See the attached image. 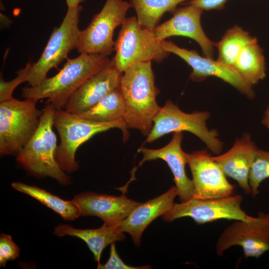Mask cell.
Masks as SVG:
<instances>
[{
    "instance_id": "11",
    "label": "cell",
    "mask_w": 269,
    "mask_h": 269,
    "mask_svg": "<svg viewBox=\"0 0 269 269\" xmlns=\"http://www.w3.org/2000/svg\"><path fill=\"white\" fill-rule=\"evenodd\" d=\"M234 246L242 248L246 258L258 259L269 251V213L260 212L251 221L235 220L219 237L216 253L222 256Z\"/></svg>"
},
{
    "instance_id": "28",
    "label": "cell",
    "mask_w": 269,
    "mask_h": 269,
    "mask_svg": "<svg viewBox=\"0 0 269 269\" xmlns=\"http://www.w3.org/2000/svg\"><path fill=\"white\" fill-rule=\"evenodd\" d=\"M19 249L10 235L2 234L0 237V266L3 267L7 261L18 257Z\"/></svg>"
},
{
    "instance_id": "29",
    "label": "cell",
    "mask_w": 269,
    "mask_h": 269,
    "mask_svg": "<svg viewBox=\"0 0 269 269\" xmlns=\"http://www.w3.org/2000/svg\"><path fill=\"white\" fill-rule=\"evenodd\" d=\"M115 243L111 244L110 257L106 264H100L98 266L99 269H150V266L142 267H133L127 265L120 258L117 252Z\"/></svg>"
},
{
    "instance_id": "22",
    "label": "cell",
    "mask_w": 269,
    "mask_h": 269,
    "mask_svg": "<svg viewBox=\"0 0 269 269\" xmlns=\"http://www.w3.org/2000/svg\"><path fill=\"white\" fill-rule=\"evenodd\" d=\"M11 185L16 190L33 197L52 209L64 220H74L81 216L80 207L74 200H64L43 189L22 182H14Z\"/></svg>"
},
{
    "instance_id": "4",
    "label": "cell",
    "mask_w": 269,
    "mask_h": 269,
    "mask_svg": "<svg viewBox=\"0 0 269 269\" xmlns=\"http://www.w3.org/2000/svg\"><path fill=\"white\" fill-rule=\"evenodd\" d=\"M54 127L60 139L56 148L55 159L60 167L67 173L77 171L79 168V163L75 159L77 149L97 134L118 128L122 130L126 141L129 135L123 120L97 122L81 118L64 109L55 110Z\"/></svg>"
},
{
    "instance_id": "19",
    "label": "cell",
    "mask_w": 269,
    "mask_h": 269,
    "mask_svg": "<svg viewBox=\"0 0 269 269\" xmlns=\"http://www.w3.org/2000/svg\"><path fill=\"white\" fill-rule=\"evenodd\" d=\"M178 195L176 186L145 203H140L120 224L123 232L129 234L134 244L138 247L141 237L145 229L157 217L168 211Z\"/></svg>"
},
{
    "instance_id": "7",
    "label": "cell",
    "mask_w": 269,
    "mask_h": 269,
    "mask_svg": "<svg viewBox=\"0 0 269 269\" xmlns=\"http://www.w3.org/2000/svg\"><path fill=\"white\" fill-rule=\"evenodd\" d=\"M114 50L116 54L112 59L122 73L137 63L161 62L170 54L164 50L153 31L141 26L135 16L127 18L121 25Z\"/></svg>"
},
{
    "instance_id": "13",
    "label": "cell",
    "mask_w": 269,
    "mask_h": 269,
    "mask_svg": "<svg viewBox=\"0 0 269 269\" xmlns=\"http://www.w3.org/2000/svg\"><path fill=\"white\" fill-rule=\"evenodd\" d=\"M192 175L193 197L219 198L233 195L235 189L213 156L205 149L188 153V163Z\"/></svg>"
},
{
    "instance_id": "21",
    "label": "cell",
    "mask_w": 269,
    "mask_h": 269,
    "mask_svg": "<svg viewBox=\"0 0 269 269\" xmlns=\"http://www.w3.org/2000/svg\"><path fill=\"white\" fill-rule=\"evenodd\" d=\"M233 68L253 86L265 78V56L257 39L243 48L237 57Z\"/></svg>"
},
{
    "instance_id": "10",
    "label": "cell",
    "mask_w": 269,
    "mask_h": 269,
    "mask_svg": "<svg viewBox=\"0 0 269 269\" xmlns=\"http://www.w3.org/2000/svg\"><path fill=\"white\" fill-rule=\"evenodd\" d=\"M240 194L219 198L200 199L194 197L180 203H173L171 209L161 216L167 222L189 217L198 225L221 219L251 221L255 217L248 215L241 207Z\"/></svg>"
},
{
    "instance_id": "1",
    "label": "cell",
    "mask_w": 269,
    "mask_h": 269,
    "mask_svg": "<svg viewBox=\"0 0 269 269\" xmlns=\"http://www.w3.org/2000/svg\"><path fill=\"white\" fill-rule=\"evenodd\" d=\"M151 61L134 64L121 77L120 87L125 102L124 120L128 129L138 130L147 136L160 107L156 97L160 90L155 85Z\"/></svg>"
},
{
    "instance_id": "32",
    "label": "cell",
    "mask_w": 269,
    "mask_h": 269,
    "mask_svg": "<svg viewBox=\"0 0 269 269\" xmlns=\"http://www.w3.org/2000/svg\"><path fill=\"white\" fill-rule=\"evenodd\" d=\"M262 123L264 126L269 129V105L264 114Z\"/></svg>"
},
{
    "instance_id": "18",
    "label": "cell",
    "mask_w": 269,
    "mask_h": 269,
    "mask_svg": "<svg viewBox=\"0 0 269 269\" xmlns=\"http://www.w3.org/2000/svg\"><path fill=\"white\" fill-rule=\"evenodd\" d=\"M258 149L251 135L245 133L236 139L228 151L213 156L226 176L236 180L247 195L252 194L249 176Z\"/></svg>"
},
{
    "instance_id": "31",
    "label": "cell",
    "mask_w": 269,
    "mask_h": 269,
    "mask_svg": "<svg viewBox=\"0 0 269 269\" xmlns=\"http://www.w3.org/2000/svg\"><path fill=\"white\" fill-rule=\"evenodd\" d=\"M0 29H3L4 28L9 27L12 21L3 13H0Z\"/></svg>"
},
{
    "instance_id": "2",
    "label": "cell",
    "mask_w": 269,
    "mask_h": 269,
    "mask_svg": "<svg viewBox=\"0 0 269 269\" xmlns=\"http://www.w3.org/2000/svg\"><path fill=\"white\" fill-rule=\"evenodd\" d=\"M110 61L108 56L97 53H83L74 58H67L58 73L38 85L23 88L21 96L37 101L46 98V104H52L56 110L64 109L74 92Z\"/></svg>"
},
{
    "instance_id": "20",
    "label": "cell",
    "mask_w": 269,
    "mask_h": 269,
    "mask_svg": "<svg viewBox=\"0 0 269 269\" xmlns=\"http://www.w3.org/2000/svg\"><path fill=\"white\" fill-rule=\"evenodd\" d=\"M54 234L58 236L75 237L84 241L93 253L98 266L101 264L100 258L104 249L125 238L120 225L110 226L105 224L99 228L93 229H78L68 225H60L55 228Z\"/></svg>"
},
{
    "instance_id": "12",
    "label": "cell",
    "mask_w": 269,
    "mask_h": 269,
    "mask_svg": "<svg viewBox=\"0 0 269 269\" xmlns=\"http://www.w3.org/2000/svg\"><path fill=\"white\" fill-rule=\"evenodd\" d=\"M164 50L174 54L185 61L192 69L190 79L201 82L209 76H214L228 83L248 98L254 99L253 86L247 82L233 68L213 58L200 56L195 50L180 47L171 41H161Z\"/></svg>"
},
{
    "instance_id": "15",
    "label": "cell",
    "mask_w": 269,
    "mask_h": 269,
    "mask_svg": "<svg viewBox=\"0 0 269 269\" xmlns=\"http://www.w3.org/2000/svg\"><path fill=\"white\" fill-rule=\"evenodd\" d=\"M182 139V132H175L170 141L160 148L140 147L137 152L142 153L143 157L137 167H134L132 170V174L134 175L137 168L145 161L157 159L163 160L173 175V181L181 202L190 199L193 197L194 192L193 181L187 177L185 172V167L188 163V153L181 148Z\"/></svg>"
},
{
    "instance_id": "24",
    "label": "cell",
    "mask_w": 269,
    "mask_h": 269,
    "mask_svg": "<svg viewBox=\"0 0 269 269\" xmlns=\"http://www.w3.org/2000/svg\"><path fill=\"white\" fill-rule=\"evenodd\" d=\"M125 107L120 87H118L88 111L77 114L81 118L97 122L124 120ZM125 121V120H124Z\"/></svg>"
},
{
    "instance_id": "23",
    "label": "cell",
    "mask_w": 269,
    "mask_h": 269,
    "mask_svg": "<svg viewBox=\"0 0 269 269\" xmlns=\"http://www.w3.org/2000/svg\"><path fill=\"white\" fill-rule=\"evenodd\" d=\"M191 0H130L131 7L136 13L139 25L153 30L159 24L163 15L171 13L177 6Z\"/></svg>"
},
{
    "instance_id": "8",
    "label": "cell",
    "mask_w": 269,
    "mask_h": 269,
    "mask_svg": "<svg viewBox=\"0 0 269 269\" xmlns=\"http://www.w3.org/2000/svg\"><path fill=\"white\" fill-rule=\"evenodd\" d=\"M82 9L81 5L68 8L61 24L54 28L39 59L32 64L27 81L29 86L39 85L47 77L51 69L56 67L67 58L71 51L76 49Z\"/></svg>"
},
{
    "instance_id": "3",
    "label": "cell",
    "mask_w": 269,
    "mask_h": 269,
    "mask_svg": "<svg viewBox=\"0 0 269 269\" xmlns=\"http://www.w3.org/2000/svg\"><path fill=\"white\" fill-rule=\"evenodd\" d=\"M56 109L46 104L43 109L39 126L32 137L16 155L17 163L27 172L41 178L50 177L63 185L71 179L55 159L57 138L53 132Z\"/></svg>"
},
{
    "instance_id": "26",
    "label": "cell",
    "mask_w": 269,
    "mask_h": 269,
    "mask_svg": "<svg viewBox=\"0 0 269 269\" xmlns=\"http://www.w3.org/2000/svg\"><path fill=\"white\" fill-rule=\"evenodd\" d=\"M268 178H269V151L258 148L249 176L251 195L253 197H256L259 193L261 183Z\"/></svg>"
},
{
    "instance_id": "14",
    "label": "cell",
    "mask_w": 269,
    "mask_h": 269,
    "mask_svg": "<svg viewBox=\"0 0 269 269\" xmlns=\"http://www.w3.org/2000/svg\"><path fill=\"white\" fill-rule=\"evenodd\" d=\"M177 7L171 12L169 19L159 24L153 31L160 41L173 36L191 38L200 46L203 55L213 58L216 42L210 40L205 33L201 24L203 10L191 4Z\"/></svg>"
},
{
    "instance_id": "33",
    "label": "cell",
    "mask_w": 269,
    "mask_h": 269,
    "mask_svg": "<svg viewBox=\"0 0 269 269\" xmlns=\"http://www.w3.org/2000/svg\"><path fill=\"white\" fill-rule=\"evenodd\" d=\"M86 0H66L68 8H75L78 7L80 3Z\"/></svg>"
},
{
    "instance_id": "6",
    "label": "cell",
    "mask_w": 269,
    "mask_h": 269,
    "mask_svg": "<svg viewBox=\"0 0 269 269\" xmlns=\"http://www.w3.org/2000/svg\"><path fill=\"white\" fill-rule=\"evenodd\" d=\"M210 116L207 111L185 113L167 100L154 117L152 128L145 142L151 143L170 133L186 131L200 138L213 153L220 154L223 142L216 130L208 128L206 123Z\"/></svg>"
},
{
    "instance_id": "16",
    "label": "cell",
    "mask_w": 269,
    "mask_h": 269,
    "mask_svg": "<svg viewBox=\"0 0 269 269\" xmlns=\"http://www.w3.org/2000/svg\"><path fill=\"white\" fill-rule=\"evenodd\" d=\"M122 75L111 60L105 67L87 79L74 92L64 110L75 114L88 111L120 86Z\"/></svg>"
},
{
    "instance_id": "30",
    "label": "cell",
    "mask_w": 269,
    "mask_h": 269,
    "mask_svg": "<svg viewBox=\"0 0 269 269\" xmlns=\"http://www.w3.org/2000/svg\"><path fill=\"white\" fill-rule=\"evenodd\" d=\"M227 0H191L184 4H191L203 10H222L225 7Z\"/></svg>"
},
{
    "instance_id": "17",
    "label": "cell",
    "mask_w": 269,
    "mask_h": 269,
    "mask_svg": "<svg viewBox=\"0 0 269 269\" xmlns=\"http://www.w3.org/2000/svg\"><path fill=\"white\" fill-rule=\"evenodd\" d=\"M79 205L81 216H97L110 226L120 225L131 212L140 203L121 196L84 192L73 199Z\"/></svg>"
},
{
    "instance_id": "5",
    "label": "cell",
    "mask_w": 269,
    "mask_h": 269,
    "mask_svg": "<svg viewBox=\"0 0 269 269\" xmlns=\"http://www.w3.org/2000/svg\"><path fill=\"white\" fill-rule=\"evenodd\" d=\"M38 101L14 98L0 103V153L16 156L36 131L43 113Z\"/></svg>"
},
{
    "instance_id": "9",
    "label": "cell",
    "mask_w": 269,
    "mask_h": 269,
    "mask_svg": "<svg viewBox=\"0 0 269 269\" xmlns=\"http://www.w3.org/2000/svg\"><path fill=\"white\" fill-rule=\"evenodd\" d=\"M130 7V2L124 0H106L88 26L80 30L76 48L78 52L111 54L114 49V31L124 22Z\"/></svg>"
},
{
    "instance_id": "27",
    "label": "cell",
    "mask_w": 269,
    "mask_h": 269,
    "mask_svg": "<svg viewBox=\"0 0 269 269\" xmlns=\"http://www.w3.org/2000/svg\"><path fill=\"white\" fill-rule=\"evenodd\" d=\"M32 63L28 62L25 66L16 71L17 76L12 80L5 81L1 74L0 79V103L12 99L14 89L20 84L27 82Z\"/></svg>"
},
{
    "instance_id": "25",
    "label": "cell",
    "mask_w": 269,
    "mask_h": 269,
    "mask_svg": "<svg viewBox=\"0 0 269 269\" xmlns=\"http://www.w3.org/2000/svg\"><path fill=\"white\" fill-rule=\"evenodd\" d=\"M256 39L241 27L237 25L232 26L216 44L218 50L216 60L233 67L237 57L243 48Z\"/></svg>"
}]
</instances>
